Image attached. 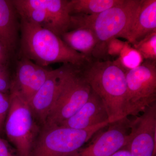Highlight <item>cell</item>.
Returning a JSON list of instances; mask_svg holds the SVG:
<instances>
[{"instance_id":"obj_13","label":"cell","mask_w":156,"mask_h":156,"mask_svg":"<svg viewBox=\"0 0 156 156\" xmlns=\"http://www.w3.org/2000/svg\"><path fill=\"white\" fill-rule=\"evenodd\" d=\"M108 122H109L108 115L103 101L91 89L89 98L83 106L58 126L82 130Z\"/></svg>"},{"instance_id":"obj_24","label":"cell","mask_w":156,"mask_h":156,"mask_svg":"<svg viewBox=\"0 0 156 156\" xmlns=\"http://www.w3.org/2000/svg\"><path fill=\"white\" fill-rule=\"evenodd\" d=\"M0 156H17L14 154L4 140L0 137Z\"/></svg>"},{"instance_id":"obj_20","label":"cell","mask_w":156,"mask_h":156,"mask_svg":"<svg viewBox=\"0 0 156 156\" xmlns=\"http://www.w3.org/2000/svg\"><path fill=\"white\" fill-rule=\"evenodd\" d=\"M12 81L8 65H0V92L5 94L10 92Z\"/></svg>"},{"instance_id":"obj_18","label":"cell","mask_w":156,"mask_h":156,"mask_svg":"<svg viewBox=\"0 0 156 156\" xmlns=\"http://www.w3.org/2000/svg\"><path fill=\"white\" fill-rule=\"evenodd\" d=\"M144 60L140 53L131 47L129 42L126 41L119 56L113 62L126 73L138 67Z\"/></svg>"},{"instance_id":"obj_6","label":"cell","mask_w":156,"mask_h":156,"mask_svg":"<svg viewBox=\"0 0 156 156\" xmlns=\"http://www.w3.org/2000/svg\"><path fill=\"white\" fill-rule=\"evenodd\" d=\"M80 67L66 64L61 89L44 127L58 126L74 115L88 100L91 87Z\"/></svg>"},{"instance_id":"obj_23","label":"cell","mask_w":156,"mask_h":156,"mask_svg":"<svg viewBox=\"0 0 156 156\" xmlns=\"http://www.w3.org/2000/svg\"><path fill=\"white\" fill-rule=\"evenodd\" d=\"M14 52L0 41V65L9 64V60Z\"/></svg>"},{"instance_id":"obj_10","label":"cell","mask_w":156,"mask_h":156,"mask_svg":"<svg viewBox=\"0 0 156 156\" xmlns=\"http://www.w3.org/2000/svg\"><path fill=\"white\" fill-rule=\"evenodd\" d=\"M131 121L128 117L110 123L90 145L81 147L69 156H111L126 147L129 141Z\"/></svg>"},{"instance_id":"obj_15","label":"cell","mask_w":156,"mask_h":156,"mask_svg":"<svg viewBox=\"0 0 156 156\" xmlns=\"http://www.w3.org/2000/svg\"><path fill=\"white\" fill-rule=\"evenodd\" d=\"M12 1L0 0V41L14 51L18 41L20 23Z\"/></svg>"},{"instance_id":"obj_22","label":"cell","mask_w":156,"mask_h":156,"mask_svg":"<svg viewBox=\"0 0 156 156\" xmlns=\"http://www.w3.org/2000/svg\"><path fill=\"white\" fill-rule=\"evenodd\" d=\"M9 105V95L0 92V134L5 125Z\"/></svg>"},{"instance_id":"obj_12","label":"cell","mask_w":156,"mask_h":156,"mask_svg":"<svg viewBox=\"0 0 156 156\" xmlns=\"http://www.w3.org/2000/svg\"><path fill=\"white\" fill-rule=\"evenodd\" d=\"M66 64L51 70L43 86L34 95L29 103L35 117L43 125L56 101L65 73Z\"/></svg>"},{"instance_id":"obj_5","label":"cell","mask_w":156,"mask_h":156,"mask_svg":"<svg viewBox=\"0 0 156 156\" xmlns=\"http://www.w3.org/2000/svg\"><path fill=\"white\" fill-rule=\"evenodd\" d=\"M109 123L105 122L82 130L58 126L44 127L30 156H69Z\"/></svg>"},{"instance_id":"obj_4","label":"cell","mask_w":156,"mask_h":156,"mask_svg":"<svg viewBox=\"0 0 156 156\" xmlns=\"http://www.w3.org/2000/svg\"><path fill=\"white\" fill-rule=\"evenodd\" d=\"M10 105L5 125L6 135L15 148L17 156H30L38 134L34 115L28 101L11 88Z\"/></svg>"},{"instance_id":"obj_21","label":"cell","mask_w":156,"mask_h":156,"mask_svg":"<svg viewBox=\"0 0 156 156\" xmlns=\"http://www.w3.org/2000/svg\"><path fill=\"white\" fill-rule=\"evenodd\" d=\"M126 44V41H121L117 38L111 39L106 45L107 56H119Z\"/></svg>"},{"instance_id":"obj_9","label":"cell","mask_w":156,"mask_h":156,"mask_svg":"<svg viewBox=\"0 0 156 156\" xmlns=\"http://www.w3.org/2000/svg\"><path fill=\"white\" fill-rule=\"evenodd\" d=\"M129 137L126 147L132 156H155L156 102L131 121Z\"/></svg>"},{"instance_id":"obj_19","label":"cell","mask_w":156,"mask_h":156,"mask_svg":"<svg viewBox=\"0 0 156 156\" xmlns=\"http://www.w3.org/2000/svg\"><path fill=\"white\" fill-rule=\"evenodd\" d=\"M132 44V47L140 53L144 60L156 61V32Z\"/></svg>"},{"instance_id":"obj_25","label":"cell","mask_w":156,"mask_h":156,"mask_svg":"<svg viewBox=\"0 0 156 156\" xmlns=\"http://www.w3.org/2000/svg\"><path fill=\"white\" fill-rule=\"evenodd\" d=\"M111 156H132L130 151L128 150V148L126 147H124L121 149L117 151Z\"/></svg>"},{"instance_id":"obj_14","label":"cell","mask_w":156,"mask_h":156,"mask_svg":"<svg viewBox=\"0 0 156 156\" xmlns=\"http://www.w3.org/2000/svg\"><path fill=\"white\" fill-rule=\"evenodd\" d=\"M156 32V1L141 0L124 39L130 44Z\"/></svg>"},{"instance_id":"obj_2","label":"cell","mask_w":156,"mask_h":156,"mask_svg":"<svg viewBox=\"0 0 156 156\" xmlns=\"http://www.w3.org/2000/svg\"><path fill=\"white\" fill-rule=\"evenodd\" d=\"M91 89L103 101L110 123L127 115L125 73L110 60L91 59L80 67Z\"/></svg>"},{"instance_id":"obj_17","label":"cell","mask_w":156,"mask_h":156,"mask_svg":"<svg viewBox=\"0 0 156 156\" xmlns=\"http://www.w3.org/2000/svg\"><path fill=\"white\" fill-rule=\"evenodd\" d=\"M123 2V0H71L69 1V11L70 15H94L100 14Z\"/></svg>"},{"instance_id":"obj_1","label":"cell","mask_w":156,"mask_h":156,"mask_svg":"<svg viewBox=\"0 0 156 156\" xmlns=\"http://www.w3.org/2000/svg\"><path fill=\"white\" fill-rule=\"evenodd\" d=\"M20 56L45 67L62 63L82 66L89 59L75 51L60 37L34 23L20 19Z\"/></svg>"},{"instance_id":"obj_8","label":"cell","mask_w":156,"mask_h":156,"mask_svg":"<svg viewBox=\"0 0 156 156\" xmlns=\"http://www.w3.org/2000/svg\"><path fill=\"white\" fill-rule=\"evenodd\" d=\"M125 75L127 115L136 116L156 102V61L144 60Z\"/></svg>"},{"instance_id":"obj_3","label":"cell","mask_w":156,"mask_h":156,"mask_svg":"<svg viewBox=\"0 0 156 156\" xmlns=\"http://www.w3.org/2000/svg\"><path fill=\"white\" fill-rule=\"evenodd\" d=\"M140 1L123 0L121 4L94 15H71L69 30L86 27L93 31L97 38L98 44L92 58L106 60L107 43L113 38H124Z\"/></svg>"},{"instance_id":"obj_16","label":"cell","mask_w":156,"mask_h":156,"mask_svg":"<svg viewBox=\"0 0 156 156\" xmlns=\"http://www.w3.org/2000/svg\"><path fill=\"white\" fill-rule=\"evenodd\" d=\"M61 38L73 50L83 54L89 60L92 56L98 44L93 31L86 27H79L66 32Z\"/></svg>"},{"instance_id":"obj_11","label":"cell","mask_w":156,"mask_h":156,"mask_svg":"<svg viewBox=\"0 0 156 156\" xmlns=\"http://www.w3.org/2000/svg\"><path fill=\"white\" fill-rule=\"evenodd\" d=\"M51 71L21 56L17 62L11 88L17 90L29 102L43 86Z\"/></svg>"},{"instance_id":"obj_7","label":"cell","mask_w":156,"mask_h":156,"mask_svg":"<svg viewBox=\"0 0 156 156\" xmlns=\"http://www.w3.org/2000/svg\"><path fill=\"white\" fill-rule=\"evenodd\" d=\"M20 19L61 36L69 30L71 15L67 0H12Z\"/></svg>"}]
</instances>
